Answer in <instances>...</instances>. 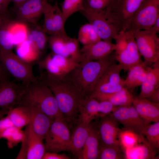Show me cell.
<instances>
[{"label": "cell", "mask_w": 159, "mask_h": 159, "mask_svg": "<svg viewBox=\"0 0 159 159\" xmlns=\"http://www.w3.org/2000/svg\"><path fill=\"white\" fill-rule=\"evenodd\" d=\"M70 158L64 154L57 153L46 152L42 159H70Z\"/></svg>", "instance_id": "44"}, {"label": "cell", "mask_w": 159, "mask_h": 159, "mask_svg": "<svg viewBox=\"0 0 159 159\" xmlns=\"http://www.w3.org/2000/svg\"><path fill=\"white\" fill-rule=\"evenodd\" d=\"M87 19L102 40L112 42L120 32L108 19L104 10L92 9L85 3L80 11Z\"/></svg>", "instance_id": "7"}, {"label": "cell", "mask_w": 159, "mask_h": 159, "mask_svg": "<svg viewBox=\"0 0 159 159\" xmlns=\"http://www.w3.org/2000/svg\"><path fill=\"white\" fill-rule=\"evenodd\" d=\"M10 76L6 70L0 60V82L4 79L9 78Z\"/></svg>", "instance_id": "47"}, {"label": "cell", "mask_w": 159, "mask_h": 159, "mask_svg": "<svg viewBox=\"0 0 159 159\" xmlns=\"http://www.w3.org/2000/svg\"><path fill=\"white\" fill-rule=\"evenodd\" d=\"M147 77L141 85L138 97L146 98L159 87V62L153 63L152 67H147Z\"/></svg>", "instance_id": "23"}, {"label": "cell", "mask_w": 159, "mask_h": 159, "mask_svg": "<svg viewBox=\"0 0 159 159\" xmlns=\"http://www.w3.org/2000/svg\"><path fill=\"white\" fill-rule=\"evenodd\" d=\"M122 70V67L119 64L115 63L111 64L101 75L95 86L104 83L122 84L124 85V80L121 78L120 75Z\"/></svg>", "instance_id": "30"}, {"label": "cell", "mask_w": 159, "mask_h": 159, "mask_svg": "<svg viewBox=\"0 0 159 159\" xmlns=\"http://www.w3.org/2000/svg\"><path fill=\"white\" fill-rule=\"evenodd\" d=\"M156 150L147 140L124 150V158L127 159H154L158 158Z\"/></svg>", "instance_id": "25"}, {"label": "cell", "mask_w": 159, "mask_h": 159, "mask_svg": "<svg viewBox=\"0 0 159 159\" xmlns=\"http://www.w3.org/2000/svg\"><path fill=\"white\" fill-rule=\"evenodd\" d=\"M120 146H108L100 143L99 159H121L124 158Z\"/></svg>", "instance_id": "37"}, {"label": "cell", "mask_w": 159, "mask_h": 159, "mask_svg": "<svg viewBox=\"0 0 159 159\" xmlns=\"http://www.w3.org/2000/svg\"><path fill=\"white\" fill-rule=\"evenodd\" d=\"M47 0H28L13 9L16 11L17 21L35 24L43 14Z\"/></svg>", "instance_id": "18"}, {"label": "cell", "mask_w": 159, "mask_h": 159, "mask_svg": "<svg viewBox=\"0 0 159 159\" xmlns=\"http://www.w3.org/2000/svg\"><path fill=\"white\" fill-rule=\"evenodd\" d=\"M132 105L141 118L148 123L159 121V103L138 96L134 97Z\"/></svg>", "instance_id": "22"}, {"label": "cell", "mask_w": 159, "mask_h": 159, "mask_svg": "<svg viewBox=\"0 0 159 159\" xmlns=\"http://www.w3.org/2000/svg\"><path fill=\"white\" fill-rule=\"evenodd\" d=\"M100 141L97 126L95 125L86 140L79 159H98L100 149Z\"/></svg>", "instance_id": "26"}, {"label": "cell", "mask_w": 159, "mask_h": 159, "mask_svg": "<svg viewBox=\"0 0 159 159\" xmlns=\"http://www.w3.org/2000/svg\"><path fill=\"white\" fill-rule=\"evenodd\" d=\"M109 3V0H87L85 4L92 9L104 10L108 6Z\"/></svg>", "instance_id": "41"}, {"label": "cell", "mask_w": 159, "mask_h": 159, "mask_svg": "<svg viewBox=\"0 0 159 159\" xmlns=\"http://www.w3.org/2000/svg\"><path fill=\"white\" fill-rule=\"evenodd\" d=\"M159 17V0H147L134 14L125 31L147 30Z\"/></svg>", "instance_id": "9"}, {"label": "cell", "mask_w": 159, "mask_h": 159, "mask_svg": "<svg viewBox=\"0 0 159 159\" xmlns=\"http://www.w3.org/2000/svg\"><path fill=\"white\" fill-rule=\"evenodd\" d=\"M17 159H42L46 152L44 140L33 130L30 122L25 127Z\"/></svg>", "instance_id": "11"}, {"label": "cell", "mask_w": 159, "mask_h": 159, "mask_svg": "<svg viewBox=\"0 0 159 159\" xmlns=\"http://www.w3.org/2000/svg\"><path fill=\"white\" fill-rule=\"evenodd\" d=\"M84 5V0H64L61 9L65 21L72 15L82 10Z\"/></svg>", "instance_id": "36"}, {"label": "cell", "mask_w": 159, "mask_h": 159, "mask_svg": "<svg viewBox=\"0 0 159 159\" xmlns=\"http://www.w3.org/2000/svg\"><path fill=\"white\" fill-rule=\"evenodd\" d=\"M118 139L120 146L122 147L124 150L133 147L145 140L143 135L125 129L122 130L120 131Z\"/></svg>", "instance_id": "32"}, {"label": "cell", "mask_w": 159, "mask_h": 159, "mask_svg": "<svg viewBox=\"0 0 159 159\" xmlns=\"http://www.w3.org/2000/svg\"><path fill=\"white\" fill-rule=\"evenodd\" d=\"M11 0H0V15L10 19L8 6Z\"/></svg>", "instance_id": "45"}, {"label": "cell", "mask_w": 159, "mask_h": 159, "mask_svg": "<svg viewBox=\"0 0 159 159\" xmlns=\"http://www.w3.org/2000/svg\"><path fill=\"white\" fill-rule=\"evenodd\" d=\"M0 60L10 76L28 86L38 80L34 75L32 64L15 54L12 51L0 50Z\"/></svg>", "instance_id": "5"}, {"label": "cell", "mask_w": 159, "mask_h": 159, "mask_svg": "<svg viewBox=\"0 0 159 159\" xmlns=\"http://www.w3.org/2000/svg\"><path fill=\"white\" fill-rule=\"evenodd\" d=\"M8 27L14 45H18L27 39L28 28L25 23L11 20Z\"/></svg>", "instance_id": "31"}, {"label": "cell", "mask_w": 159, "mask_h": 159, "mask_svg": "<svg viewBox=\"0 0 159 159\" xmlns=\"http://www.w3.org/2000/svg\"><path fill=\"white\" fill-rule=\"evenodd\" d=\"M7 115L14 126L20 129H22L30 122L29 112L26 108L21 104L9 109Z\"/></svg>", "instance_id": "29"}, {"label": "cell", "mask_w": 159, "mask_h": 159, "mask_svg": "<svg viewBox=\"0 0 159 159\" xmlns=\"http://www.w3.org/2000/svg\"><path fill=\"white\" fill-rule=\"evenodd\" d=\"M116 107V106L108 101H99L100 115L102 117L110 114Z\"/></svg>", "instance_id": "42"}, {"label": "cell", "mask_w": 159, "mask_h": 159, "mask_svg": "<svg viewBox=\"0 0 159 159\" xmlns=\"http://www.w3.org/2000/svg\"><path fill=\"white\" fill-rule=\"evenodd\" d=\"M143 135L150 145L156 150L159 148V121L149 124L145 130Z\"/></svg>", "instance_id": "38"}, {"label": "cell", "mask_w": 159, "mask_h": 159, "mask_svg": "<svg viewBox=\"0 0 159 159\" xmlns=\"http://www.w3.org/2000/svg\"><path fill=\"white\" fill-rule=\"evenodd\" d=\"M9 109L8 108H4L0 110V119L7 115Z\"/></svg>", "instance_id": "50"}, {"label": "cell", "mask_w": 159, "mask_h": 159, "mask_svg": "<svg viewBox=\"0 0 159 159\" xmlns=\"http://www.w3.org/2000/svg\"><path fill=\"white\" fill-rule=\"evenodd\" d=\"M65 120L59 119L53 121L44 139L46 152L58 153L67 151L71 134Z\"/></svg>", "instance_id": "8"}, {"label": "cell", "mask_w": 159, "mask_h": 159, "mask_svg": "<svg viewBox=\"0 0 159 159\" xmlns=\"http://www.w3.org/2000/svg\"><path fill=\"white\" fill-rule=\"evenodd\" d=\"M100 143L108 146H120L118 139L120 129L117 122L109 115L102 117L96 125Z\"/></svg>", "instance_id": "20"}, {"label": "cell", "mask_w": 159, "mask_h": 159, "mask_svg": "<svg viewBox=\"0 0 159 159\" xmlns=\"http://www.w3.org/2000/svg\"><path fill=\"white\" fill-rule=\"evenodd\" d=\"M26 95L53 121L59 119L65 120L53 94L42 81L38 79L27 86Z\"/></svg>", "instance_id": "3"}, {"label": "cell", "mask_w": 159, "mask_h": 159, "mask_svg": "<svg viewBox=\"0 0 159 159\" xmlns=\"http://www.w3.org/2000/svg\"><path fill=\"white\" fill-rule=\"evenodd\" d=\"M79 64L71 58L52 52L38 62L40 69L44 71L41 74L53 79H61L66 76Z\"/></svg>", "instance_id": "6"}, {"label": "cell", "mask_w": 159, "mask_h": 159, "mask_svg": "<svg viewBox=\"0 0 159 159\" xmlns=\"http://www.w3.org/2000/svg\"><path fill=\"white\" fill-rule=\"evenodd\" d=\"M146 65L145 62L135 65L128 69L126 79L124 80V85L129 90L141 86L147 77Z\"/></svg>", "instance_id": "28"}, {"label": "cell", "mask_w": 159, "mask_h": 159, "mask_svg": "<svg viewBox=\"0 0 159 159\" xmlns=\"http://www.w3.org/2000/svg\"><path fill=\"white\" fill-rule=\"evenodd\" d=\"M90 96L100 101H108L116 107L130 106L132 105L134 98L130 90L125 87L119 91L111 94H95Z\"/></svg>", "instance_id": "27"}, {"label": "cell", "mask_w": 159, "mask_h": 159, "mask_svg": "<svg viewBox=\"0 0 159 159\" xmlns=\"http://www.w3.org/2000/svg\"><path fill=\"white\" fill-rule=\"evenodd\" d=\"M28 0H11V2L14 3V7L15 8L22 3Z\"/></svg>", "instance_id": "51"}, {"label": "cell", "mask_w": 159, "mask_h": 159, "mask_svg": "<svg viewBox=\"0 0 159 159\" xmlns=\"http://www.w3.org/2000/svg\"><path fill=\"white\" fill-rule=\"evenodd\" d=\"M17 46V53L21 58L29 57L39 59L40 55L34 44L30 40L27 39Z\"/></svg>", "instance_id": "39"}, {"label": "cell", "mask_w": 159, "mask_h": 159, "mask_svg": "<svg viewBox=\"0 0 159 159\" xmlns=\"http://www.w3.org/2000/svg\"><path fill=\"white\" fill-rule=\"evenodd\" d=\"M10 19L0 15V27L10 20Z\"/></svg>", "instance_id": "49"}, {"label": "cell", "mask_w": 159, "mask_h": 159, "mask_svg": "<svg viewBox=\"0 0 159 159\" xmlns=\"http://www.w3.org/2000/svg\"><path fill=\"white\" fill-rule=\"evenodd\" d=\"M11 20L0 27V50L12 51L14 46L8 27Z\"/></svg>", "instance_id": "40"}, {"label": "cell", "mask_w": 159, "mask_h": 159, "mask_svg": "<svg viewBox=\"0 0 159 159\" xmlns=\"http://www.w3.org/2000/svg\"><path fill=\"white\" fill-rule=\"evenodd\" d=\"M149 29L154 32L157 34L159 32V17L156 20L153 25Z\"/></svg>", "instance_id": "48"}, {"label": "cell", "mask_w": 159, "mask_h": 159, "mask_svg": "<svg viewBox=\"0 0 159 159\" xmlns=\"http://www.w3.org/2000/svg\"><path fill=\"white\" fill-rule=\"evenodd\" d=\"M110 0V1L111 0Z\"/></svg>", "instance_id": "53"}, {"label": "cell", "mask_w": 159, "mask_h": 159, "mask_svg": "<svg viewBox=\"0 0 159 159\" xmlns=\"http://www.w3.org/2000/svg\"><path fill=\"white\" fill-rule=\"evenodd\" d=\"M147 0H111L104 10L108 20L120 32L125 31L132 17Z\"/></svg>", "instance_id": "4"}, {"label": "cell", "mask_w": 159, "mask_h": 159, "mask_svg": "<svg viewBox=\"0 0 159 159\" xmlns=\"http://www.w3.org/2000/svg\"><path fill=\"white\" fill-rule=\"evenodd\" d=\"M27 86L11 81L9 78L0 82V108L10 109L19 105L25 96Z\"/></svg>", "instance_id": "14"}, {"label": "cell", "mask_w": 159, "mask_h": 159, "mask_svg": "<svg viewBox=\"0 0 159 159\" xmlns=\"http://www.w3.org/2000/svg\"><path fill=\"white\" fill-rule=\"evenodd\" d=\"M146 98L152 102L159 103V87Z\"/></svg>", "instance_id": "46"}, {"label": "cell", "mask_w": 159, "mask_h": 159, "mask_svg": "<svg viewBox=\"0 0 159 159\" xmlns=\"http://www.w3.org/2000/svg\"><path fill=\"white\" fill-rule=\"evenodd\" d=\"M20 104L27 110L30 117V123L34 131L44 140L53 121L26 94Z\"/></svg>", "instance_id": "15"}, {"label": "cell", "mask_w": 159, "mask_h": 159, "mask_svg": "<svg viewBox=\"0 0 159 159\" xmlns=\"http://www.w3.org/2000/svg\"><path fill=\"white\" fill-rule=\"evenodd\" d=\"M95 125L92 122L88 123H79L71 134L67 151L79 158L86 140Z\"/></svg>", "instance_id": "21"}, {"label": "cell", "mask_w": 159, "mask_h": 159, "mask_svg": "<svg viewBox=\"0 0 159 159\" xmlns=\"http://www.w3.org/2000/svg\"><path fill=\"white\" fill-rule=\"evenodd\" d=\"M139 51L145 62H159V38L149 29L133 32Z\"/></svg>", "instance_id": "10"}, {"label": "cell", "mask_w": 159, "mask_h": 159, "mask_svg": "<svg viewBox=\"0 0 159 159\" xmlns=\"http://www.w3.org/2000/svg\"><path fill=\"white\" fill-rule=\"evenodd\" d=\"M24 137V131L13 126L3 133L2 138L6 140L8 147L12 148L16 146L23 140Z\"/></svg>", "instance_id": "35"}, {"label": "cell", "mask_w": 159, "mask_h": 159, "mask_svg": "<svg viewBox=\"0 0 159 159\" xmlns=\"http://www.w3.org/2000/svg\"><path fill=\"white\" fill-rule=\"evenodd\" d=\"M46 34L42 28L39 26L29 30L28 29L27 39L33 43L40 55L45 49L48 41Z\"/></svg>", "instance_id": "33"}, {"label": "cell", "mask_w": 159, "mask_h": 159, "mask_svg": "<svg viewBox=\"0 0 159 159\" xmlns=\"http://www.w3.org/2000/svg\"><path fill=\"white\" fill-rule=\"evenodd\" d=\"M109 116L117 122L121 124L125 129L143 135L149 124L140 116L133 106L116 107Z\"/></svg>", "instance_id": "12"}, {"label": "cell", "mask_w": 159, "mask_h": 159, "mask_svg": "<svg viewBox=\"0 0 159 159\" xmlns=\"http://www.w3.org/2000/svg\"><path fill=\"white\" fill-rule=\"evenodd\" d=\"M39 80L52 91L65 120L73 121L79 114L80 105L85 98L80 90L67 76L61 79H53L41 74Z\"/></svg>", "instance_id": "1"}, {"label": "cell", "mask_w": 159, "mask_h": 159, "mask_svg": "<svg viewBox=\"0 0 159 159\" xmlns=\"http://www.w3.org/2000/svg\"><path fill=\"white\" fill-rule=\"evenodd\" d=\"M83 46L95 43L101 39L91 24L87 23L80 28L77 39Z\"/></svg>", "instance_id": "34"}, {"label": "cell", "mask_w": 159, "mask_h": 159, "mask_svg": "<svg viewBox=\"0 0 159 159\" xmlns=\"http://www.w3.org/2000/svg\"><path fill=\"white\" fill-rule=\"evenodd\" d=\"M116 49L115 44L102 40L83 46L80 50V62L102 59L115 51Z\"/></svg>", "instance_id": "19"}, {"label": "cell", "mask_w": 159, "mask_h": 159, "mask_svg": "<svg viewBox=\"0 0 159 159\" xmlns=\"http://www.w3.org/2000/svg\"><path fill=\"white\" fill-rule=\"evenodd\" d=\"M44 16L42 29L50 35L67 34L64 29V21L62 12L57 2L52 5L48 2L43 11Z\"/></svg>", "instance_id": "16"}, {"label": "cell", "mask_w": 159, "mask_h": 159, "mask_svg": "<svg viewBox=\"0 0 159 159\" xmlns=\"http://www.w3.org/2000/svg\"><path fill=\"white\" fill-rule=\"evenodd\" d=\"M51 0V1H53L54 0Z\"/></svg>", "instance_id": "52"}, {"label": "cell", "mask_w": 159, "mask_h": 159, "mask_svg": "<svg viewBox=\"0 0 159 159\" xmlns=\"http://www.w3.org/2000/svg\"><path fill=\"white\" fill-rule=\"evenodd\" d=\"M48 42L52 53L80 62V49L77 39L70 37L67 34H53L48 38Z\"/></svg>", "instance_id": "13"}, {"label": "cell", "mask_w": 159, "mask_h": 159, "mask_svg": "<svg viewBox=\"0 0 159 159\" xmlns=\"http://www.w3.org/2000/svg\"><path fill=\"white\" fill-rule=\"evenodd\" d=\"M116 61L115 54L112 53L101 60L81 62L67 76L85 98L87 97L92 93L104 72Z\"/></svg>", "instance_id": "2"}, {"label": "cell", "mask_w": 159, "mask_h": 159, "mask_svg": "<svg viewBox=\"0 0 159 159\" xmlns=\"http://www.w3.org/2000/svg\"><path fill=\"white\" fill-rule=\"evenodd\" d=\"M126 31L127 40L126 47L119 53L115 54L116 60L125 71H127L132 67L144 62L142 59L133 32Z\"/></svg>", "instance_id": "17"}, {"label": "cell", "mask_w": 159, "mask_h": 159, "mask_svg": "<svg viewBox=\"0 0 159 159\" xmlns=\"http://www.w3.org/2000/svg\"><path fill=\"white\" fill-rule=\"evenodd\" d=\"M14 126L9 117L6 115L0 119V139L3 133L8 128Z\"/></svg>", "instance_id": "43"}, {"label": "cell", "mask_w": 159, "mask_h": 159, "mask_svg": "<svg viewBox=\"0 0 159 159\" xmlns=\"http://www.w3.org/2000/svg\"><path fill=\"white\" fill-rule=\"evenodd\" d=\"M79 123H89L100 115L99 101L89 96L82 101L79 107Z\"/></svg>", "instance_id": "24"}]
</instances>
